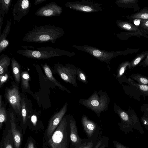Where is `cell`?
<instances>
[{"label":"cell","mask_w":148,"mask_h":148,"mask_svg":"<svg viewBox=\"0 0 148 148\" xmlns=\"http://www.w3.org/2000/svg\"><path fill=\"white\" fill-rule=\"evenodd\" d=\"M80 48V49H82V50L89 53L100 60L106 62H109L116 56L122 55L121 51L108 53L94 47L85 46L81 47Z\"/></svg>","instance_id":"cell-9"},{"label":"cell","mask_w":148,"mask_h":148,"mask_svg":"<svg viewBox=\"0 0 148 148\" xmlns=\"http://www.w3.org/2000/svg\"><path fill=\"white\" fill-rule=\"evenodd\" d=\"M3 143V148H13L14 140L11 130H9L6 135Z\"/></svg>","instance_id":"cell-27"},{"label":"cell","mask_w":148,"mask_h":148,"mask_svg":"<svg viewBox=\"0 0 148 148\" xmlns=\"http://www.w3.org/2000/svg\"><path fill=\"white\" fill-rule=\"evenodd\" d=\"M144 115L141 118V121L145 128L148 130V108L146 109Z\"/></svg>","instance_id":"cell-35"},{"label":"cell","mask_w":148,"mask_h":148,"mask_svg":"<svg viewBox=\"0 0 148 148\" xmlns=\"http://www.w3.org/2000/svg\"><path fill=\"white\" fill-rule=\"evenodd\" d=\"M11 62V66L14 78L16 81L19 83L21 76L20 65L18 62L13 57L12 58Z\"/></svg>","instance_id":"cell-19"},{"label":"cell","mask_w":148,"mask_h":148,"mask_svg":"<svg viewBox=\"0 0 148 148\" xmlns=\"http://www.w3.org/2000/svg\"><path fill=\"white\" fill-rule=\"evenodd\" d=\"M11 0H0V16L4 17L5 14H7L11 6Z\"/></svg>","instance_id":"cell-25"},{"label":"cell","mask_w":148,"mask_h":148,"mask_svg":"<svg viewBox=\"0 0 148 148\" xmlns=\"http://www.w3.org/2000/svg\"><path fill=\"white\" fill-rule=\"evenodd\" d=\"M11 130L13 137L15 148H19L21 143V134L16 128L15 117L13 112L10 114Z\"/></svg>","instance_id":"cell-13"},{"label":"cell","mask_w":148,"mask_h":148,"mask_svg":"<svg viewBox=\"0 0 148 148\" xmlns=\"http://www.w3.org/2000/svg\"><path fill=\"white\" fill-rule=\"evenodd\" d=\"M138 0H119L116 3L119 7L124 8L133 9L134 11H138L140 8Z\"/></svg>","instance_id":"cell-18"},{"label":"cell","mask_w":148,"mask_h":148,"mask_svg":"<svg viewBox=\"0 0 148 148\" xmlns=\"http://www.w3.org/2000/svg\"><path fill=\"white\" fill-rule=\"evenodd\" d=\"M41 66L46 76L50 81L53 82L55 85L58 87L60 89L63 91L71 93V92L70 91L58 82L53 76L51 70L47 63H46L44 64H41Z\"/></svg>","instance_id":"cell-16"},{"label":"cell","mask_w":148,"mask_h":148,"mask_svg":"<svg viewBox=\"0 0 148 148\" xmlns=\"http://www.w3.org/2000/svg\"><path fill=\"white\" fill-rule=\"evenodd\" d=\"M62 11V8L54 2L42 6L37 10L35 14L41 17H50L59 16Z\"/></svg>","instance_id":"cell-10"},{"label":"cell","mask_w":148,"mask_h":148,"mask_svg":"<svg viewBox=\"0 0 148 148\" xmlns=\"http://www.w3.org/2000/svg\"><path fill=\"white\" fill-rule=\"evenodd\" d=\"M128 19H132L139 18L142 20L148 19V8L145 7L138 12L127 16Z\"/></svg>","instance_id":"cell-23"},{"label":"cell","mask_w":148,"mask_h":148,"mask_svg":"<svg viewBox=\"0 0 148 148\" xmlns=\"http://www.w3.org/2000/svg\"><path fill=\"white\" fill-rule=\"evenodd\" d=\"M5 96L9 103L14 111L18 114H21V99L18 87L14 85L11 88L7 89Z\"/></svg>","instance_id":"cell-7"},{"label":"cell","mask_w":148,"mask_h":148,"mask_svg":"<svg viewBox=\"0 0 148 148\" xmlns=\"http://www.w3.org/2000/svg\"></svg>","instance_id":"cell-47"},{"label":"cell","mask_w":148,"mask_h":148,"mask_svg":"<svg viewBox=\"0 0 148 148\" xmlns=\"http://www.w3.org/2000/svg\"><path fill=\"white\" fill-rule=\"evenodd\" d=\"M114 104V110L118 114L121 121L118 125L123 132L127 134L133 132L134 130L142 134H144L143 129L136 114L123 110L115 103Z\"/></svg>","instance_id":"cell-3"},{"label":"cell","mask_w":148,"mask_h":148,"mask_svg":"<svg viewBox=\"0 0 148 148\" xmlns=\"http://www.w3.org/2000/svg\"><path fill=\"white\" fill-rule=\"evenodd\" d=\"M67 122L63 118L48 140L51 148H67Z\"/></svg>","instance_id":"cell-5"},{"label":"cell","mask_w":148,"mask_h":148,"mask_svg":"<svg viewBox=\"0 0 148 148\" xmlns=\"http://www.w3.org/2000/svg\"><path fill=\"white\" fill-rule=\"evenodd\" d=\"M130 62L126 61L122 62L119 66L117 70L116 78H120L123 75L127 67L130 64Z\"/></svg>","instance_id":"cell-30"},{"label":"cell","mask_w":148,"mask_h":148,"mask_svg":"<svg viewBox=\"0 0 148 148\" xmlns=\"http://www.w3.org/2000/svg\"><path fill=\"white\" fill-rule=\"evenodd\" d=\"M21 84L23 89L25 91H28L29 88V81L30 78L27 71H22L21 73Z\"/></svg>","instance_id":"cell-26"},{"label":"cell","mask_w":148,"mask_h":148,"mask_svg":"<svg viewBox=\"0 0 148 148\" xmlns=\"http://www.w3.org/2000/svg\"><path fill=\"white\" fill-rule=\"evenodd\" d=\"M128 80L130 83L135 86L140 91L148 95V86L138 84L132 79L130 77L128 78Z\"/></svg>","instance_id":"cell-29"},{"label":"cell","mask_w":148,"mask_h":148,"mask_svg":"<svg viewBox=\"0 0 148 148\" xmlns=\"http://www.w3.org/2000/svg\"><path fill=\"white\" fill-rule=\"evenodd\" d=\"M54 68L56 72L64 81L78 87L76 77L78 68L71 64L63 65L59 63L54 64Z\"/></svg>","instance_id":"cell-6"},{"label":"cell","mask_w":148,"mask_h":148,"mask_svg":"<svg viewBox=\"0 0 148 148\" xmlns=\"http://www.w3.org/2000/svg\"><path fill=\"white\" fill-rule=\"evenodd\" d=\"M2 97L1 95L0 96V108L2 107Z\"/></svg>","instance_id":"cell-46"},{"label":"cell","mask_w":148,"mask_h":148,"mask_svg":"<svg viewBox=\"0 0 148 148\" xmlns=\"http://www.w3.org/2000/svg\"><path fill=\"white\" fill-rule=\"evenodd\" d=\"M77 75L79 80L83 83L86 84L88 83L87 77L85 73L80 69H78Z\"/></svg>","instance_id":"cell-32"},{"label":"cell","mask_w":148,"mask_h":148,"mask_svg":"<svg viewBox=\"0 0 148 148\" xmlns=\"http://www.w3.org/2000/svg\"><path fill=\"white\" fill-rule=\"evenodd\" d=\"M139 66H143L144 67H148V55L143 61L140 63Z\"/></svg>","instance_id":"cell-39"},{"label":"cell","mask_w":148,"mask_h":148,"mask_svg":"<svg viewBox=\"0 0 148 148\" xmlns=\"http://www.w3.org/2000/svg\"><path fill=\"white\" fill-rule=\"evenodd\" d=\"M3 17L0 16V35L1 34V30L2 28V25L3 23Z\"/></svg>","instance_id":"cell-43"},{"label":"cell","mask_w":148,"mask_h":148,"mask_svg":"<svg viewBox=\"0 0 148 148\" xmlns=\"http://www.w3.org/2000/svg\"><path fill=\"white\" fill-rule=\"evenodd\" d=\"M27 148H34V144L32 141H29L27 145Z\"/></svg>","instance_id":"cell-44"},{"label":"cell","mask_w":148,"mask_h":148,"mask_svg":"<svg viewBox=\"0 0 148 148\" xmlns=\"http://www.w3.org/2000/svg\"><path fill=\"white\" fill-rule=\"evenodd\" d=\"M31 121L34 125L35 126L37 122V118L35 115H33L32 117Z\"/></svg>","instance_id":"cell-40"},{"label":"cell","mask_w":148,"mask_h":148,"mask_svg":"<svg viewBox=\"0 0 148 148\" xmlns=\"http://www.w3.org/2000/svg\"><path fill=\"white\" fill-rule=\"evenodd\" d=\"M102 144L101 141H99L96 145L94 148H99Z\"/></svg>","instance_id":"cell-45"},{"label":"cell","mask_w":148,"mask_h":148,"mask_svg":"<svg viewBox=\"0 0 148 148\" xmlns=\"http://www.w3.org/2000/svg\"><path fill=\"white\" fill-rule=\"evenodd\" d=\"M130 77L138 84L148 86V77L138 73L133 74Z\"/></svg>","instance_id":"cell-28"},{"label":"cell","mask_w":148,"mask_h":148,"mask_svg":"<svg viewBox=\"0 0 148 148\" xmlns=\"http://www.w3.org/2000/svg\"><path fill=\"white\" fill-rule=\"evenodd\" d=\"M81 121L84 131L88 136L90 137L96 128V124L84 115L82 116Z\"/></svg>","instance_id":"cell-17"},{"label":"cell","mask_w":148,"mask_h":148,"mask_svg":"<svg viewBox=\"0 0 148 148\" xmlns=\"http://www.w3.org/2000/svg\"><path fill=\"white\" fill-rule=\"evenodd\" d=\"M70 138L72 145L75 147L74 148H82L86 146L87 143H82V140L78 135L76 121L73 117L70 119Z\"/></svg>","instance_id":"cell-12"},{"label":"cell","mask_w":148,"mask_h":148,"mask_svg":"<svg viewBox=\"0 0 148 148\" xmlns=\"http://www.w3.org/2000/svg\"><path fill=\"white\" fill-rule=\"evenodd\" d=\"M47 0H35L34 4V5H37L42 3H43Z\"/></svg>","instance_id":"cell-42"},{"label":"cell","mask_w":148,"mask_h":148,"mask_svg":"<svg viewBox=\"0 0 148 148\" xmlns=\"http://www.w3.org/2000/svg\"><path fill=\"white\" fill-rule=\"evenodd\" d=\"M31 7V3L29 0H17L12 9L14 20L19 22L24 16L28 14Z\"/></svg>","instance_id":"cell-8"},{"label":"cell","mask_w":148,"mask_h":148,"mask_svg":"<svg viewBox=\"0 0 148 148\" xmlns=\"http://www.w3.org/2000/svg\"><path fill=\"white\" fill-rule=\"evenodd\" d=\"M148 55V51L143 52L137 55L131 61L128 67L129 69H133L136 66Z\"/></svg>","instance_id":"cell-24"},{"label":"cell","mask_w":148,"mask_h":148,"mask_svg":"<svg viewBox=\"0 0 148 148\" xmlns=\"http://www.w3.org/2000/svg\"><path fill=\"white\" fill-rule=\"evenodd\" d=\"M93 145V143L91 142H89L87 145L82 148H92Z\"/></svg>","instance_id":"cell-41"},{"label":"cell","mask_w":148,"mask_h":148,"mask_svg":"<svg viewBox=\"0 0 148 148\" xmlns=\"http://www.w3.org/2000/svg\"><path fill=\"white\" fill-rule=\"evenodd\" d=\"M118 26L121 29L129 32H136L139 30L138 27L132 23L127 21L118 20L116 22Z\"/></svg>","instance_id":"cell-20"},{"label":"cell","mask_w":148,"mask_h":148,"mask_svg":"<svg viewBox=\"0 0 148 148\" xmlns=\"http://www.w3.org/2000/svg\"><path fill=\"white\" fill-rule=\"evenodd\" d=\"M8 76L7 74H4L0 75V87H1L3 84L7 80Z\"/></svg>","instance_id":"cell-36"},{"label":"cell","mask_w":148,"mask_h":148,"mask_svg":"<svg viewBox=\"0 0 148 148\" xmlns=\"http://www.w3.org/2000/svg\"><path fill=\"white\" fill-rule=\"evenodd\" d=\"M118 35L119 38L123 40H128L130 38L132 37L140 38L142 36L148 38V36L143 34L140 30L136 32H122L118 34Z\"/></svg>","instance_id":"cell-21"},{"label":"cell","mask_w":148,"mask_h":148,"mask_svg":"<svg viewBox=\"0 0 148 148\" xmlns=\"http://www.w3.org/2000/svg\"><path fill=\"white\" fill-rule=\"evenodd\" d=\"M110 99L106 92L102 90L93 93L87 99H81L79 103L95 112L99 118L101 113L108 110Z\"/></svg>","instance_id":"cell-4"},{"label":"cell","mask_w":148,"mask_h":148,"mask_svg":"<svg viewBox=\"0 0 148 148\" xmlns=\"http://www.w3.org/2000/svg\"><path fill=\"white\" fill-rule=\"evenodd\" d=\"M7 120V114L5 109L4 107L0 108V128L1 129L3 122Z\"/></svg>","instance_id":"cell-34"},{"label":"cell","mask_w":148,"mask_h":148,"mask_svg":"<svg viewBox=\"0 0 148 148\" xmlns=\"http://www.w3.org/2000/svg\"><path fill=\"white\" fill-rule=\"evenodd\" d=\"M11 59L7 55L3 54L0 56V74L3 75L7 71L10 64Z\"/></svg>","instance_id":"cell-22"},{"label":"cell","mask_w":148,"mask_h":148,"mask_svg":"<svg viewBox=\"0 0 148 148\" xmlns=\"http://www.w3.org/2000/svg\"><path fill=\"white\" fill-rule=\"evenodd\" d=\"M21 114L22 116L23 123L24 124H25L26 121L27 111L26 104L23 98L21 99Z\"/></svg>","instance_id":"cell-33"},{"label":"cell","mask_w":148,"mask_h":148,"mask_svg":"<svg viewBox=\"0 0 148 148\" xmlns=\"http://www.w3.org/2000/svg\"><path fill=\"white\" fill-rule=\"evenodd\" d=\"M87 3L82 2L67 3L65 5L70 8L84 12H91L96 11L98 9L94 7L93 5H91Z\"/></svg>","instance_id":"cell-15"},{"label":"cell","mask_w":148,"mask_h":148,"mask_svg":"<svg viewBox=\"0 0 148 148\" xmlns=\"http://www.w3.org/2000/svg\"><path fill=\"white\" fill-rule=\"evenodd\" d=\"M129 20H132L133 24L138 27L139 26L142 20V19L139 18H135Z\"/></svg>","instance_id":"cell-38"},{"label":"cell","mask_w":148,"mask_h":148,"mask_svg":"<svg viewBox=\"0 0 148 148\" xmlns=\"http://www.w3.org/2000/svg\"><path fill=\"white\" fill-rule=\"evenodd\" d=\"M23 49L19 50L16 53L28 58L38 60L48 59L51 58L62 56H69V53L58 48L47 46L29 49L27 46L21 47Z\"/></svg>","instance_id":"cell-2"},{"label":"cell","mask_w":148,"mask_h":148,"mask_svg":"<svg viewBox=\"0 0 148 148\" xmlns=\"http://www.w3.org/2000/svg\"><path fill=\"white\" fill-rule=\"evenodd\" d=\"M67 107L68 104L66 102L60 110L51 118L47 130V136L48 137L52 135L59 125L67 111Z\"/></svg>","instance_id":"cell-11"},{"label":"cell","mask_w":148,"mask_h":148,"mask_svg":"<svg viewBox=\"0 0 148 148\" xmlns=\"http://www.w3.org/2000/svg\"><path fill=\"white\" fill-rule=\"evenodd\" d=\"M138 28L143 34H148V19H142Z\"/></svg>","instance_id":"cell-31"},{"label":"cell","mask_w":148,"mask_h":148,"mask_svg":"<svg viewBox=\"0 0 148 148\" xmlns=\"http://www.w3.org/2000/svg\"><path fill=\"white\" fill-rule=\"evenodd\" d=\"M11 20L10 18L8 20L2 33L0 35V54L6 49L9 44V42L6 39V38L10 30Z\"/></svg>","instance_id":"cell-14"},{"label":"cell","mask_w":148,"mask_h":148,"mask_svg":"<svg viewBox=\"0 0 148 148\" xmlns=\"http://www.w3.org/2000/svg\"><path fill=\"white\" fill-rule=\"evenodd\" d=\"M113 143L116 148H129L117 141H114Z\"/></svg>","instance_id":"cell-37"},{"label":"cell","mask_w":148,"mask_h":148,"mask_svg":"<svg viewBox=\"0 0 148 148\" xmlns=\"http://www.w3.org/2000/svg\"><path fill=\"white\" fill-rule=\"evenodd\" d=\"M64 33L62 28L54 25L36 26L26 34L22 40L29 42L55 44Z\"/></svg>","instance_id":"cell-1"}]
</instances>
